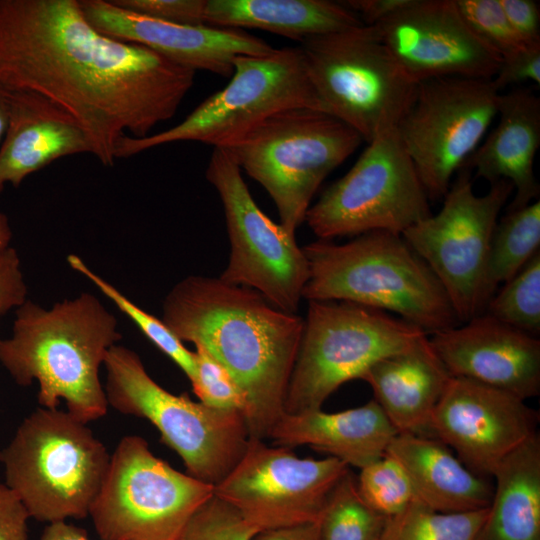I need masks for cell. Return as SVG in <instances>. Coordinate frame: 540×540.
Returning <instances> with one entry per match:
<instances>
[{
  "label": "cell",
  "instance_id": "1",
  "mask_svg": "<svg viewBox=\"0 0 540 540\" xmlns=\"http://www.w3.org/2000/svg\"><path fill=\"white\" fill-rule=\"evenodd\" d=\"M195 72L99 32L78 0H0V84L64 111L104 166L122 137L144 138L176 114Z\"/></svg>",
  "mask_w": 540,
  "mask_h": 540
},
{
  "label": "cell",
  "instance_id": "2",
  "mask_svg": "<svg viewBox=\"0 0 540 540\" xmlns=\"http://www.w3.org/2000/svg\"><path fill=\"white\" fill-rule=\"evenodd\" d=\"M161 319L183 343L204 348L227 369L246 398L249 438H268L284 413L304 318L252 289L191 275L166 295Z\"/></svg>",
  "mask_w": 540,
  "mask_h": 540
},
{
  "label": "cell",
  "instance_id": "3",
  "mask_svg": "<svg viewBox=\"0 0 540 540\" xmlns=\"http://www.w3.org/2000/svg\"><path fill=\"white\" fill-rule=\"evenodd\" d=\"M122 338L118 321L93 294L50 308L28 300L16 309L12 336L0 339V363L20 386L36 381L38 403L67 412L84 423L108 409L100 368Z\"/></svg>",
  "mask_w": 540,
  "mask_h": 540
},
{
  "label": "cell",
  "instance_id": "4",
  "mask_svg": "<svg viewBox=\"0 0 540 540\" xmlns=\"http://www.w3.org/2000/svg\"><path fill=\"white\" fill-rule=\"evenodd\" d=\"M309 266L303 298L393 312L426 333L460 322L440 281L402 235L372 231L302 247Z\"/></svg>",
  "mask_w": 540,
  "mask_h": 540
},
{
  "label": "cell",
  "instance_id": "5",
  "mask_svg": "<svg viewBox=\"0 0 540 540\" xmlns=\"http://www.w3.org/2000/svg\"><path fill=\"white\" fill-rule=\"evenodd\" d=\"M110 456L87 423L39 407L0 450V463L30 518L49 524L89 515Z\"/></svg>",
  "mask_w": 540,
  "mask_h": 540
},
{
  "label": "cell",
  "instance_id": "6",
  "mask_svg": "<svg viewBox=\"0 0 540 540\" xmlns=\"http://www.w3.org/2000/svg\"><path fill=\"white\" fill-rule=\"evenodd\" d=\"M353 128L310 107L277 112L227 144L241 171L264 187L295 236L324 179L362 144Z\"/></svg>",
  "mask_w": 540,
  "mask_h": 540
},
{
  "label": "cell",
  "instance_id": "7",
  "mask_svg": "<svg viewBox=\"0 0 540 540\" xmlns=\"http://www.w3.org/2000/svg\"><path fill=\"white\" fill-rule=\"evenodd\" d=\"M103 367L108 407L148 420L159 431L161 441L181 458L187 474L214 487L244 454L249 433L243 413L172 394L126 346L114 345Z\"/></svg>",
  "mask_w": 540,
  "mask_h": 540
},
{
  "label": "cell",
  "instance_id": "8",
  "mask_svg": "<svg viewBox=\"0 0 540 540\" xmlns=\"http://www.w3.org/2000/svg\"><path fill=\"white\" fill-rule=\"evenodd\" d=\"M299 46L324 112L371 142L397 128L413 105L418 83L398 64L373 26L310 36Z\"/></svg>",
  "mask_w": 540,
  "mask_h": 540
},
{
  "label": "cell",
  "instance_id": "9",
  "mask_svg": "<svg viewBox=\"0 0 540 540\" xmlns=\"http://www.w3.org/2000/svg\"><path fill=\"white\" fill-rule=\"evenodd\" d=\"M426 336L420 327L388 312L344 301H308L284 413L321 409L341 385L361 379L379 360Z\"/></svg>",
  "mask_w": 540,
  "mask_h": 540
},
{
  "label": "cell",
  "instance_id": "10",
  "mask_svg": "<svg viewBox=\"0 0 540 540\" xmlns=\"http://www.w3.org/2000/svg\"><path fill=\"white\" fill-rule=\"evenodd\" d=\"M295 107L324 111L307 76L299 47L266 55H239L230 82L200 103L179 124L134 138L125 135L115 158L177 141H198L221 148L271 115Z\"/></svg>",
  "mask_w": 540,
  "mask_h": 540
},
{
  "label": "cell",
  "instance_id": "11",
  "mask_svg": "<svg viewBox=\"0 0 540 540\" xmlns=\"http://www.w3.org/2000/svg\"><path fill=\"white\" fill-rule=\"evenodd\" d=\"M214 487L155 456L137 435L110 456L89 516L102 540H178Z\"/></svg>",
  "mask_w": 540,
  "mask_h": 540
},
{
  "label": "cell",
  "instance_id": "12",
  "mask_svg": "<svg viewBox=\"0 0 540 540\" xmlns=\"http://www.w3.org/2000/svg\"><path fill=\"white\" fill-rule=\"evenodd\" d=\"M367 144L349 171L306 214L305 221L321 240L372 231L402 235L432 214L397 128Z\"/></svg>",
  "mask_w": 540,
  "mask_h": 540
},
{
  "label": "cell",
  "instance_id": "13",
  "mask_svg": "<svg viewBox=\"0 0 540 540\" xmlns=\"http://www.w3.org/2000/svg\"><path fill=\"white\" fill-rule=\"evenodd\" d=\"M241 172L224 149H213L206 178L222 202L230 241L229 260L219 278L296 313L309 278L307 258L295 236L258 207Z\"/></svg>",
  "mask_w": 540,
  "mask_h": 540
},
{
  "label": "cell",
  "instance_id": "14",
  "mask_svg": "<svg viewBox=\"0 0 540 540\" xmlns=\"http://www.w3.org/2000/svg\"><path fill=\"white\" fill-rule=\"evenodd\" d=\"M514 191L512 183H491L475 194L469 170L461 169L437 214L402 233L444 288L460 323L483 313L481 287L498 216Z\"/></svg>",
  "mask_w": 540,
  "mask_h": 540
},
{
  "label": "cell",
  "instance_id": "15",
  "mask_svg": "<svg viewBox=\"0 0 540 540\" xmlns=\"http://www.w3.org/2000/svg\"><path fill=\"white\" fill-rule=\"evenodd\" d=\"M499 97L492 79L443 77L418 83L397 131L429 199H443L453 175L497 116Z\"/></svg>",
  "mask_w": 540,
  "mask_h": 540
},
{
  "label": "cell",
  "instance_id": "16",
  "mask_svg": "<svg viewBox=\"0 0 540 540\" xmlns=\"http://www.w3.org/2000/svg\"><path fill=\"white\" fill-rule=\"evenodd\" d=\"M337 458H300L292 449L249 438L214 494L260 531L318 521L332 490L349 471Z\"/></svg>",
  "mask_w": 540,
  "mask_h": 540
},
{
  "label": "cell",
  "instance_id": "17",
  "mask_svg": "<svg viewBox=\"0 0 540 540\" xmlns=\"http://www.w3.org/2000/svg\"><path fill=\"white\" fill-rule=\"evenodd\" d=\"M539 413L503 390L452 376L433 411L430 436L451 447L472 472L492 477L537 432Z\"/></svg>",
  "mask_w": 540,
  "mask_h": 540
},
{
  "label": "cell",
  "instance_id": "18",
  "mask_svg": "<svg viewBox=\"0 0 540 540\" xmlns=\"http://www.w3.org/2000/svg\"><path fill=\"white\" fill-rule=\"evenodd\" d=\"M373 27L416 83L443 77L490 80L501 62L466 25L455 0H412Z\"/></svg>",
  "mask_w": 540,
  "mask_h": 540
},
{
  "label": "cell",
  "instance_id": "19",
  "mask_svg": "<svg viewBox=\"0 0 540 540\" xmlns=\"http://www.w3.org/2000/svg\"><path fill=\"white\" fill-rule=\"evenodd\" d=\"M88 22L112 38L140 44L188 67L231 77L239 55H266L275 50L241 29L179 25L126 10L107 0H80Z\"/></svg>",
  "mask_w": 540,
  "mask_h": 540
},
{
  "label": "cell",
  "instance_id": "20",
  "mask_svg": "<svg viewBox=\"0 0 540 540\" xmlns=\"http://www.w3.org/2000/svg\"><path fill=\"white\" fill-rule=\"evenodd\" d=\"M430 344L451 376L511 393H540V340L482 313L435 333Z\"/></svg>",
  "mask_w": 540,
  "mask_h": 540
},
{
  "label": "cell",
  "instance_id": "21",
  "mask_svg": "<svg viewBox=\"0 0 540 540\" xmlns=\"http://www.w3.org/2000/svg\"><path fill=\"white\" fill-rule=\"evenodd\" d=\"M8 125L0 147V193L62 157L90 153L84 131L42 96L8 90Z\"/></svg>",
  "mask_w": 540,
  "mask_h": 540
},
{
  "label": "cell",
  "instance_id": "22",
  "mask_svg": "<svg viewBox=\"0 0 540 540\" xmlns=\"http://www.w3.org/2000/svg\"><path fill=\"white\" fill-rule=\"evenodd\" d=\"M498 123L461 169L491 183H512L515 196L508 210L526 206L539 196L534 161L540 146V99L528 88L500 93ZM460 169V170H461Z\"/></svg>",
  "mask_w": 540,
  "mask_h": 540
},
{
  "label": "cell",
  "instance_id": "23",
  "mask_svg": "<svg viewBox=\"0 0 540 540\" xmlns=\"http://www.w3.org/2000/svg\"><path fill=\"white\" fill-rule=\"evenodd\" d=\"M397 434L372 399L362 406L334 413L321 409L283 413L268 438L273 445L290 449L306 445L361 469L382 458Z\"/></svg>",
  "mask_w": 540,
  "mask_h": 540
},
{
  "label": "cell",
  "instance_id": "24",
  "mask_svg": "<svg viewBox=\"0 0 540 540\" xmlns=\"http://www.w3.org/2000/svg\"><path fill=\"white\" fill-rule=\"evenodd\" d=\"M452 376L426 336L372 365L361 380L398 433L430 436V421Z\"/></svg>",
  "mask_w": 540,
  "mask_h": 540
},
{
  "label": "cell",
  "instance_id": "25",
  "mask_svg": "<svg viewBox=\"0 0 540 540\" xmlns=\"http://www.w3.org/2000/svg\"><path fill=\"white\" fill-rule=\"evenodd\" d=\"M386 454L404 469L416 498L433 510L475 511L492 501L494 486L487 477L472 472L435 437L398 433Z\"/></svg>",
  "mask_w": 540,
  "mask_h": 540
},
{
  "label": "cell",
  "instance_id": "26",
  "mask_svg": "<svg viewBox=\"0 0 540 540\" xmlns=\"http://www.w3.org/2000/svg\"><path fill=\"white\" fill-rule=\"evenodd\" d=\"M204 23L259 29L299 42L363 25L343 2L328 0H206Z\"/></svg>",
  "mask_w": 540,
  "mask_h": 540
},
{
  "label": "cell",
  "instance_id": "27",
  "mask_svg": "<svg viewBox=\"0 0 540 540\" xmlns=\"http://www.w3.org/2000/svg\"><path fill=\"white\" fill-rule=\"evenodd\" d=\"M492 501L476 540H540V435L496 468Z\"/></svg>",
  "mask_w": 540,
  "mask_h": 540
},
{
  "label": "cell",
  "instance_id": "28",
  "mask_svg": "<svg viewBox=\"0 0 540 540\" xmlns=\"http://www.w3.org/2000/svg\"><path fill=\"white\" fill-rule=\"evenodd\" d=\"M540 201L508 210L496 224L481 287L483 312L501 284L512 279L540 250Z\"/></svg>",
  "mask_w": 540,
  "mask_h": 540
},
{
  "label": "cell",
  "instance_id": "29",
  "mask_svg": "<svg viewBox=\"0 0 540 540\" xmlns=\"http://www.w3.org/2000/svg\"><path fill=\"white\" fill-rule=\"evenodd\" d=\"M488 507L446 513L431 509L415 498L387 519L381 540H476Z\"/></svg>",
  "mask_w": 540,
  "mask_h": 540
},
{
  "label": "cell",
  "instance_id": "30",
  "mask_svg": "<svg viewBox=\"0 0 540 540\" xmlns=\"http://www.w3.org/2000/svg\"><path fill=\"white\" fill-rule=\"evenodd\" d=\"M387 519L361 498L349 470L338 482L318 519L320 540H381Z\"/></svg>",
  "mask_w": 540,
  "mask_h": 540
},
{
  "label": "cell",
  "instance_id": "31",
  "mask_svg": "<svg viewBox=\"0 0 540 540\" xmlns=\"http://www.w3.org/2000/svg\"><path fill=\"white\" fill-rule=\"evenodd\" d=\"M67 262L74 271L91 281L122 313L127 315L140 331L181 369L190 382L193 380L195 376L194 352L183 344L162 319H158L134 304L112 284L92 271L79 256L70 254Z\"/></svg>",
  "mask_w": 540,
  "mask_h": 540
},
{
  "label": "cell",
  "instance_id": "32",
  "mask_svg": "<svg viewBox=\"0 0 540 540\" xmlns=\"http://www.w3.org/2000/svg\"><path fill=\"white\" fill-rule=\"evenodd\" d=\"M483 313L530 335L540 333V251L491 297Z\"/></svg>",
  "mask_w": 540,
  "mask_h": 540
},
{
  "label": "cell",
  "instance_id": "33",
  "mask_svg": "<svg viewBox=\"0 0 540 540\" xmlns=\"http://www.w3.org/2000/svg\"><path fill=\"white\" fill-rule=\"evenodd\" d=\"M356 480L364 502L386 518L397 515L416 498L406 472L387 454L361 468Z\"/></svg>",
  "mask_w": 540,
  "mask_h": 540
},
{
  "label": "cell",
  "instance_id": "34",
  "mask_svg": "<svg viewBox=\"0 0 540 540\" xmlns=\"http://www.w3.org/2000/svg\"><path fill=\"white\" fill-rule=\"evenodd\" d=\"M259 532L231 504L213 494L191 516L178 540H253Z\"/></svg>",
  "mask_w": 540,
  "mask_h": 540
},
{
  "label": "cell",
  "instance_id": "35",
  "mask_svg": "<svg viewBox=\"0 0 540 540\" xmlns=\"http://www.w3.org/2000/svg\"><path fill=\"white\" fill-rule=\"evenodd\" d=\"M472 33L501 59L524 45L512 30L499 0H455Z\"/></svg>",
  "mask_w": 540,
  "mask_h": 540
},
{
  "label": "cell",
  "instance_id": "36",
  "mask_svg": "<svg viewBox=\"0 0 540 540\" xmlns=\"http://www.w3.org/2000/svg\"><path fill=\"white\" fill-rule=\"evenodd\" d=\"M195 376L190 382L199 401L211 408L244 415L246 398L227 369L209 352L195 346Z\"/></svg>",
  "mask_w": 540,
  "mask_h": 540
},
{
  "label": "cell",
  "instance_id": "37",
  "mask_svg": "<svg viewBox=\"0 0 540 540\" xmlns=\"http://www.w3.org/2000/svg\"><path fill=\"white\" fill-rule=\"evenodd\" d=\"M115 5L164 22L200 26L206 0H111Z\"/></svg>",
  "mask_w": 540,
  "mask_h": 540
},
{
  "label": "cell",
  "instance_id": "38",
  "mask_svg": "<svg viewBox=\"0 0 540 540\" xmlns=\"http://www.w3.org/2000/svg\"><path fill=\"white\" fill-rule=\"evenodd\" d=\"M527 81L540 85V44L521 48L501 59L492 82L500 92L504 88Z\"/></svg>",
  "mask_w": 540,
  "mask_h": 540
},
{
  "label": "cell",
  "instance_id": "39",
  "mask_svg": "<svg viewBox=\"0 0 540 540\" xmlns=\"http://www.w3.org/2000/svg\"><path fill=\"white\" fill-rule=\"evenodd\" d=\"M27 291L17 251L11 246L0 250V318L23 305Z\"/></svg>",
  "mask_w": 540,
  "mask_h": 540
},
{
  "label": "cell",
  "instance_id": "40",
  "mask_svg": "<svg viewBox=\"0 0 540 540\" xmlns=\"http://www.w3.org/2000/svg\"><path fill=\"white\" fill-rule=\"evenodd\" d=\"M505 16L524 45L540 44V11L533 0H499Z\"/></svg>",
  "mask_w": 540,
  "mask_h": 540
},
{
  "label": "cell",
  "instance_id": "41",
  "mask_svg": "<svg viewBox=\"0 0 540 540\" xmlns=\"http://www.w3.org/2000/svg\"><path fill=\"white\" fill-rule=\"evenodd\" d=\"M30 516L16 494L0 483V540H28Z\"/></svg>",
  "mask_w": 540,
  "mask_h": 540
},
{
  "label": "cell",
  "instance_id": "42",
  "mask_svg": "<svg viewBox=\"0 0 540 540\" xmlns=\"http://www.w3.org/2000/svg\"><path fill=\"white\" fill-rule=\"evenodd\" d=\"M411 1L412 0H348L343 3L359 16L364 25L374 26L409 5Z\"/></svg>",
  "mask_w": 540,
  "mask_h": 540
},
{
  "label": "cell",
  "instance_id": "43",
  "mask_svg": "<svg viewBox=\"0 0 540 540\" xmlns=\"http://www.w3.org/2000/svg\"><path fill=\"white\" fill-rule=\"evenodd\" d=\"M253 540H320L319 523L261 531Z\"/></svg>",
  "mask_w": 540,
  "mask_h": 540
},
{
  "label": "cell",
  "instance_id": "44",
  "mask_svg": "<svg viewBox=\"0 0 540 540\" xmlns=\"http://www.w3.org/2000/svg\"><path fill=\"white\" fill-rule=\"evenodd\" d=\"M39 540H90L86 530L67 523L58 521L49 523L44 529Z\"/></svg>",
  "mask_w": 540,
  "mask_h": 540
},
{
  "label": "cell",
  "instance_id": "45",
  "mask_svg": "<svg viewBox=\"0 0 540 540\" xmlns=\"http://www.w3.org/2000/svg\"><path fill=\"white\" fill-rule=\"evenodd\" d=\"M8 91L0 84V140L4 137L8 125Z\"/></svg>",
  "mask_w": 540,
  "mask_h": 540
},
{
  "label": "cell",
  "instance_id": "46",
  "mask_svg": "<svg viewBox=\"0 0 540 540\" xmlns=\"http://www.w3.org/2000/svg\"><path fill=\"white\" fill-rule=\"evenodd\" d=\"M12 239V231L8 218L0 212V250L9 247Z\"/></svg>",
  "mask_w": 540,
  "mask_h": 540
}]
</instances>
